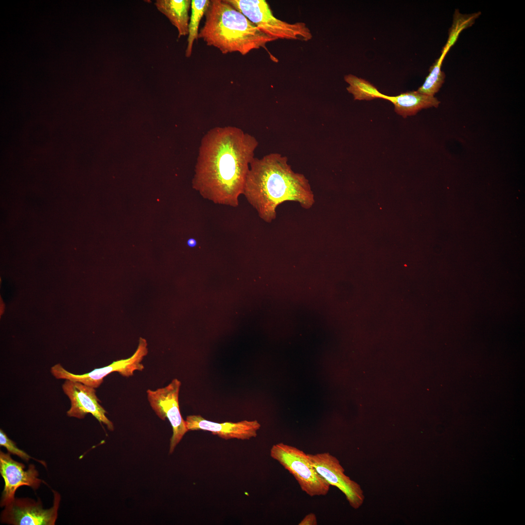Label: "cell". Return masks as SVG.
<instances>
[{
  "mask_svg": "<svg viewBox=\"0 0 525 525\" xmlns=\"http://www.w3.org/2000/svg\"><path fill=\"white\" fill-rule=\"evenodd\" d=\"M258 141L232 126L215 127L201 139L192 183L204 199L236 207Z\"/></svg>",
  "mask_w": 525,
  "mask_h": 525,
  "instance_id": "obj_1",
  "label": "cell"
},
{
  "mask_svg": "<svg viewBox=\"0 0 525 525\" xmlns=\"http://www.w3.org/2000/svg\"><path fill=\"white\" fill-rule=\"evenodd\" d=\"M243 194L267 223L275 219L277 207L284 202H297L306 209L315 202L306 177L292 170L286 157L276 153L254 158Z\"/></svg>",
  "mask_w": 525,
  "mask_h": 525,
  "instance_id": "obj_2",
  "label": "cell"
},
{
  "mask_svg": "<svg viewBox=\"0 0 525 525\" xmlns=\"http://www.w3.org/2000/svg\"><path fill=\"white\" fill-rule=\"evenodd\" d=\"M205 16L198 38L224 54L239 52L244 55L254 49L266 50L267 43L277 40L262 32L226 0H210Z\"/></svg>",
  "mask_w": 525,
  "mask_h": 525,
  "instance_id": "obj_3",
  "label": "cell"
},
{
  "mask_svg": "<svg viewBox=\"0 0 525 525\" xmlns=\"http://www.w3.org/2000/svg\"><path fill=\"white\" fill-rule=\"evenodd\" d=\"M262 32L273 38L307 41L313 35L302 22L290 23L275 17L265 0H226Z\"/></svg>",
  "mask_w": 525,
  "mask_h": 525,
  "instance_id": "obj_4",
  "label": "cell"
},
{
  "mask_svg": "<svg viewBox=\"0 0 525 525\" xmlns=\"http://www.w3.org/2000/svg\"><path fill=\"white\" fill-rule=\"evenodd\" d=\"M270 456L293 475L301 490L310 496H324L328 493L331 485L317 472L303 451L280 443L272 447Z\"/></svg>",
  "mask_w": 525,
  "mask_h": 525,
  "instance_id": "obj_5",
  "label": "cell"
},
{
  "mask_svg": "<svg viewBox=\"0 0 525 525\" xmlns=\"http://www.w3.org/2000/svg\"><path fill=\"white\" fill-rule=\"evenodd\" d=\"M147 343L140 338L135 352L130 357L113 362L110 365L83 374H75L66 370L60 364L51 368L52 375L58 379H65L80 382L94 388L98 387L104 378L113 372H117L123 377L132 376L136 370L141 371L144 366L141 363L147 353Z\"/></svg>",
  "mask_w": 525,
  "mask_h": 525,
  "instance_id": "obj_6",
  "label": "cell"
},
{
  "mask_svg": "<svg viewBox=\"0 0 525 525\" xmlns=\"http://www.w3.org/2000/svg\"><path fill=\"white\" fill-rule=\"evenodd\" d=\"M181 384L180 381L175 378L164 387L146 391L148 401L155 413L162 420L168 419L172 426L170 454L173 452L188 431L179 410L178 397Z\"/></svg>",
  "mask_w": 525,
  "mask_h": 525,
  "instance_id": "obj_7",
  "label": "cell"
},
{
  "mask_svg": "<svg viewBox=\"0 0 525 525\" xmlns=\"http://www.w3.org/2000/svg\"><path fill=\"white\" fill-rule=\"evenodd\" d=\"M53 506L43 508L40 499L37 501L29 498H16L5 506L1 512L2 523L13 525H54L58 516L61 496L54 490Z\"/></svg>",
  "mask_w": 525,
  "mask_h": 525,
  "instance_id": "obj_8",
  "label": "cell"
},
{
  "mask_svg": "<svg viewBox=\"0 0 525 525\" xmlns=\"http://www.w3.org/2000/svg\"><path fill=\"white\" fill-rule=\"evenodd\" d=\"M312 465L329 484L336 487L345 495L350 506L357 509L364 500L360 485L345 474L338 459L329 453L307 454Z\"/></svg>",
  "mask_w": 525,
  "mask_h": 525,
  "instance_id": "obj_9",
  "label": "cell"
},
{
  "mask_svg": "<svg viewBox=\"0 0 525 525\" xmlns=\"http://www.w3.org/2000/svg\"><path fill=\"white\" fill-rule=\"evenodd\" d=\"M10 455L0 451V473L4 481L1 507L7 506L14 500L16 491L20 487L27 486L35 490L42 482L38 478V472L34 464H30L25 470L24 464L13 459Z\"/></svg>",
  "mask_w": 525,
  "mask_h": 525,
  "instance_id": "obj_10",
  "label": "cell"
},
{
  "mask_svg": "<svg viewBox=\"0 0 525 525\" xmlns=\"http://www.w3.org/2000/svg\"><path fill=\"white\" fill-rule=\"evenodd\" d=\"M65 394L70 401V408L67 415L82 419L88 413L91 414L100 422L113 431V423L106 417V411L99 403L94 388L80 382L66 380L62 385Z\"/></svg>",
  "mask_w": 525,
  "mask_h": 525,
  "instance_id": "obj_11",
  "label": "cell"
},
{
  "mask_svg": "<svg viewBox=\"0 0 525 525\" xmlns=\"http://www.w3.org/2000/svg\"><path fill=\"white\" fill-rule=\"evenodd\" d=\"M188 430H204L211 432L225 439H249L256 437L261 425L257 420L217 423L208 420L200 415H190L185 420Z\"/></svg>",
  "mask_w": 525,
  "mask_h": 525,
  "instance_id": "obj_12",
  "label": "cell"
},
{
  "mask_svg": "<svg viewBox=\"0 0 525 525\" xmlns=\"http://www.w3.org/2000/svg\"><path fill=\"white\" fill-rule=\"evenodd\" d=\"M392 102L395 111L403 118L415 115L422 109L438 107L440 102L434 96H430L413 91L402 93L395 96H386V99Z\"/></svg>",
  "mask_w": 525,
  "mask_h": 525,
  "instance_id": "obj_13",
  "label": "cell"
},
{
  "mask_svg": "<svg viewBox=\"0 0 525 525\" xmlns=\"http://www.w3.org/2000/svg\"><path fill=\"white\" fill-rule=\"evenodd\" d=\"M155 5L177 29L178 37L188 35L190 0H157Z\"/></svg>",
  "mask_w": 525,
  "mask_h": 525,
  "instance_id": "obj_14",
  "label": "cell"
},
{
  "mask_svg": "<svg viewBox=\"0 0 525 525\" xmlns=\"http://www.w3.org/2000/svg\"><path fill=\"white\" fill-rule=\"evenodd\" d=\"M344 80L349 85L347 90L352 94L355 100L386 99L387 95L380 92L375 86L365 79L350 74L344 76Z\"/></svg>",
  "mask_w": 525,
  "mask_h": 525,
  "instance_id": "obj_15",
  "label": "cell"
},
{
  "mask_svg": "<svg viewBox=\"0 0 525 525\" xmlns=\"http://www.w3.org/2000/svg\"><path fill=\"white\" fill-rule=\"evenodd\" d=\"M210 0H191V15L189 23V33L187 46L185 51L187 57L191 56L194 41L198 38V28L200 20L205 14Z\"/></svg>",
  "mask_w": 525,
  "mask_h": 525,
  "instance_id": "obj_16",
  "label": "cell"
},
{
  "mask_svg": "<svg viewBox=\"0 0 525 525\" xmlns=\"http://www.w3.org/2000/svg\"><path fill=\"white\" fill-rule=\"evenodd\" d=\"M447 52L446 50H443L440 57L430 67L429 75L426 77L423 84L418 89V92L434 96L438 91L445 81V74L441 71V67Z\"/></svg>",
  "mask_w": 525,
  "mask_h": 525,
  "instance_id": "obj_17",
  "label": "cell"
},
{
  "mask_svg": "<svg viewBox=\"0 0 525 525\" xmlns=\"http://www.w3.org/2000/svg\"><path fill=\"white\" fill-rule=\"evenodd\" d=\"M0 445L4 447L10 454L19 456L27 462L31 458H33L24 451L18 448L16 443L7 437L2 429L0 430Z\"/></svg>",
  "mask_w": 525,
  "mask_h": 525,
  "instance_id": "obj_18",
  "label": "cell"
},
{
  "mask_svg": "<svg viewBox=\"0 0 525 525\" xmlns=\"http://www.w3.org/2000/svg\"><path fill=\"white\" fill-rule=\"evenodd\" d=\"M317 525L316 517L313 513H310L306 515L298 524V525Z\"/></svg>",
  "mask_w": 525,
  "mask_h": 525,
  "instance_id": "obj_19",
  "label": "cell"
},
{
  "mask_svg": "<svg viewBox=\"0 0 525 525\" xmlns=\"http://www.w3.org/2000/svg\"><path fill=\"white\" fill-rule=\"evenodd\" d=\"M188 245L190 247H194L196 244L197 242L194 239H190L187 242Z\"/></svg>",
  "mask_w": 525,
  "mask_h": 525,
  "instance_id": "obj_20",
  "label": "cell"
}]
</instances>
